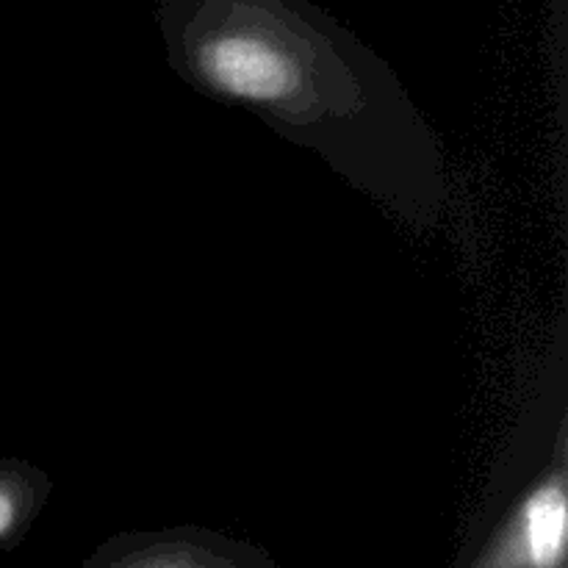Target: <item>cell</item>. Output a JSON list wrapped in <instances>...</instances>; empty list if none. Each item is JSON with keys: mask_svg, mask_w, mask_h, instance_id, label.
I'll list each match as a JSON object with an SVG mask.
<instances>
[{"mask_svg": "<svg viewBox=\"0 0 568 568\" xmlns=\"http://www.w3.org/2000/svg\"><path fill=\"white\" fill-rule=\"evenodd\" d=\"M53 494V480L37 464L0 458V552L14 549Z\"/></svg>", "mask_w": 568, "mask_h": 568, "instance_id": "obj_4", "label": "cell"}, {"mask_svg": "<svg viewBox=\"0 0 568 568\" xmlns=\"http://www.w3.org/2000/svg\"><path fill=\"white\" fill-rule=\"evenodd\" d=\"M75 568H281L258 544L197 525L116 532Z\"/></svg>", "mask_w": 568, "mask_h": 568, "instance_id": "obj_3", "label": "cell"}, {"mask_svg": "<svg viewBox=\"0 0 568 568\" xmlns=\"http://www.w3.org/2000/svg\"><path fill=\"white\" fill-rule=\"evenodd\" d=\"M552 9H555V17H558V26H560V33L566 37V11H568V0H552Z\"/></svg>", "mask_w": 568, "mask_h": 568, "instance_id": "obj_5", "label": "cell"}, {"mask_svg": "<svg viewBox=\"0 0 568 568\" xmlns=\"http://www.w3.org/2000/svg\"><path fill=\"white\" fill-rule=\"evenodd\" d=\"M566 408L552 425L544 464L516 488L503 514L460 558V568H568Z\"/></svg>", "mask_w": 568, "mask_h": 568, "instance_id": "obj_2", "label": "cell"}, {"mask_svg": "<svg viewBox=\"0 0 568 568\" xmlns=\"http://www.w3.org/2000/svg\"><path fill=\"white\" fill-rule=\"evenodd\" d=\"M172 72L320 155L410 231L449 197L442 136L383 55L314 0H155Z\"/></svg>", "mask_w": 568, "mask_h": 568, "instance_id": "obj_1", "label": "cell"}]
</instances>
